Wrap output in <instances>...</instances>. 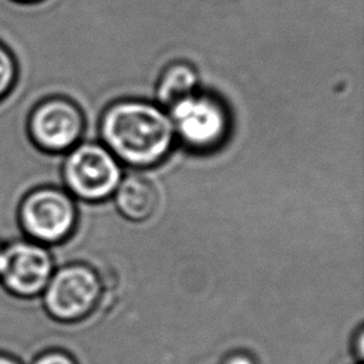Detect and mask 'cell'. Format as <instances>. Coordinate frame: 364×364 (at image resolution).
<instances>
[{"label":"cell","instance_id":"obj_1","mask_svg":"<svg viewBox=\"0 0 364 364\" xmlns=\"http://www.w3.org/2000/svg\"><path fill=\"white\" fill-rule=\"evenodd\" d=\"M102 145L122 164L149 168L162 162L176 139L168 111L142 100L115 101L101 115Z\"/></svg>","mask_w":364,"mask_h":364},{"label":"cell","instance_id":"obj_2","mask_svg":"<svg viewBox=\"0 0 364 364\" xmlns=\"http://www.w3.org/2000/svg\"><path fill=\"white\" fill-rule=\"evenodd\" d=\"M17 218L24 237L50 247L73 235L78 212L75 199L64 188L41 185L21 199Z\"/></svg>","mask_w":364,"mask_h":364},{"label":"cell","instance_id":"obj_3","mask_svg":"<svg viewBox=\"0 0 364 364\" xmlns=\"http://www.w3.org/2000/svg\"><path fill=\"white\" fill-rule=\"evenodd\" d=\"M60 176L74 199L101 202L114 195L122 169L121 162L102 144L80 142L65 152Z\"/></svg>","mask_w":364,"mask_h":364},{"label":"cell","instance_id":"obj_4","mask_svg":"<svg viewBox=\"0 0 364 364\" xmlns=\"http://www.w3.org/2000/svg\"><path fill=\"white\" fill-rule=\"evenodd\" d=\"M102 296L100 274L85 263L55 267L40 300L46 313L57 323H75L88 317Z\"/></svg>","mask_w":364,"mask_h":364},{"label":"cell","instance_id":"obj_5","mask_svg":"<svg viewBox=\"0 0 364 364\" xmlns=\"http://www.w3.org/2000/svg\"><path fill=\"white\" fill-rule=\"evenodd\" d=\"M175 136L196 152L219 148L229 135L230 117L215 95L196 91L168 108Z\"/></svg>","mask_w":364,"mask_h":364},{"label":"cell","instance_id":"obj_6","mask_svg":"<svg viewBox=\"0 0 364 364\" xmlns=\"http://www.w3.org/2000/svg\"><path fill=\"white\" fill-rule=\"evenodd\" d=\"M85 128L81 108L68 97L46 95L34 104L27 119L31 142L43 152L61 155L80 144Z\"/></svg>","mask_w":364,"mask_h":364},{"label":"cell","instance_id":"obj_7","mask_svg":"<svg viewBox=\"0 0 364 364\" xmlns=\"http://www.w3.org/2000/svg\"><path fill=\"white\" fill-rule=\"evenodd\" d=\"M55 267L48 246L27 237L16 239L7 243V264L0 283L13 296L36 299L41 296Z\"/></svg>","mask_w":364,"mask_h":364},{"label":"cell","instance_id":"obj_8","mask_svg":"<svg viewBox=\"0 0 364 364\" xmlns=\"http://www.w3.org/2000/svg\"><path fill=\"white\" fill-rule=\"evenodd\" d=\"M112 196L118 212L132 222L148 220L159 202L155 185L141 175L122 178Z\"/></svg>","mask_w":364,"mask_h":364},{"label":"cell","instance_id":"obj_9","mask_svg":"<svg viewBox=\"0 0 364 364\" xmlns=\"http://www.w3.org/2000/svg\"><path fill=\"white\" fill-rule=\"evenodd\" d=\"M198 73L188 64L169 65L159 78L156 87V100L165 109L181 101L182 98L198 91Z\"/></svg>","mask_w":364,"mask_h":364},{"label":"cell","instance_id":"obj_10","mask_svg":"<svg viewBox=\"0 0 364 364\" xmlns=\"http://www.w3.org/2000/svg\"><path fill=\"white\" fill-rule=\"evenodd\" d=\"M21 74V63L16 53L0 40V101L16 88Z\"/></svg>","mask_w":364,"mask_h":364},{"label":"cell","instance_id":"obj_11","mask_svg":"<svg viewBox=\"0 0 364 364\" xmlns=\"http://www.w3.org/2000/svg\"><path fill=\"white\" fill-rule=\"evenodd\" d=\"M28 364H77V361L68 351L51 347L34 355Z\"/></svg>","mask_w":364,"mask_h":364},{"label":"cell","instance_id":"obj_12","mask_svg":"<svg viewBox=\"0 0 364 364\" xmlns=\"http://www.w3.org/2000/svg\"><path fill=\"white\" fill-rule=\"evenodd\" d=\"M222 364H257V361L250 353L233 351L223 358Z\"/></svg>","mask_w":364,"mask_h":364},{"label":"cell","instance_id":"obj_13","mask_svg":"<svg viewBox=\"0 0 364 364\" xmlns=\"http://www.w3.org/2000/svg\"><path fill=\"white\" fill-rule=\"evenodd\" d=\"M353 353L355 355V358L358 361L363 360V354H364V331L363 327H358L354 341H353Z\"/></svg>","mask_w":364,"mask_h":364},{"label":"cell","instance_id":"obj_14","mask_svg":"<svg viewBox=\"0 0 364 364\" xmlns=\"http://www.w3.org/2000/svg\"><path fill=\"white\" fill-rule=\"evenodd\" d=\"M7 264V243L0 240V279L6 270Z\"/></svg>","mask_w":364,"mask_h":364},{"label":"cell","instance_id":"obj_15","mask_svg":"<svg viewBox=\"0 0 364 364\" xmlns=\"http://www.w3.org/2000/svg\"><path fill=\"white\" fill-rule=\"evenodd\" d=\"M0 364H24V363L11 354L0 353Z\"/></svg>","mask_w":364,"mask_h":364},{"label":"cell","instance_id":"obj_16","mask_svg":"<svg viewBox=\"0 0 364 364\" xmlns=\"http://www.w3.org/2000/svg\"><path fill=\"white\" fill-rule=\"evenodd\" d=\"M9 1H11V3H16V4H34V3H38V1H41V0H9Z\"/></svg>","mask_w":364,"mask_h":364}]
</instances>
